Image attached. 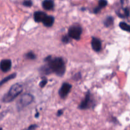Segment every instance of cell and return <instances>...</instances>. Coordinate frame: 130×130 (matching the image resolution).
<instances>
[{
	"label": "cell",
	"instance_id": "obj_4",
	"mask_svg": "<svg viewBox=\"0 0 130 130\" xmlns=\"http://www.w3.org/2000/svg\"><path fill=\"white\" fill-rule=\"evenodd\" d=\"M82 34V28L79 24H74L68 30V36L76 40H79Z\"/></svg>",
	"mask_w": 130,
	"mask_h": 130
},
{
	"label": "cell",
	"instance_id": "obj_24",
	"mask_svg": "<svg viewBox=\"0 0 130 130\" xmlns=\"http://www.w3.org/2000/svg\"><path fill=\"white\" fill-rule=\"evenodd\" d=\"M121 3H123V0H121Z\"/></svg>",
	"mask_w": 130,
	"mask_h": 130
},
{
	"label": "cell",
	"instance_id": "obj_15",
	"mask_svg": "<svg viewBox=\"0 0 130 130\" xmlns=\"http://www.w3.org/2000/svg\"><path fill=\"white\" fill-rule=\"evenodd\" d=\"M25 57H26V58H27V59L34 60L36 58V55L32 52H29L25 54Z\"/></svg>",
	"mask_w": 130,
	"mask_h": 130
},
{
	"label": "cell",
	"instance_id": "obj_10",
	"mask_svg": "<svg viewBox=\"0 0 130 130\" xmlns=\"http://www.w3.org/2000/svg\"><path fill=\"white\" fill-rule=\"evenodd\" d=\"M54 21L55 18L53 16H50V15L48 16V15H46V17L44 18V20H43L42 23H43L44 26L49 27H52L53 25Z\"/></svg>",
	"mask_w": 130,
	"mask_h": 130
},
{
	"label": "cell",
	"instance_id": "obj_23",
	"mask_svg": "<svg viewBox=\"0 0 130 130\" xmlns=\"http://www.w3.org/2000/svg\"><path fill=\"white\" fill-rule=\"evenodd\" d=\"M39 112H37L36 114V115H35V117H36V118H38V117H39Z\"/></svg>",
	"mask_w": 130,
	"mask_h": 130
},
{
	"label": "cell",
	"instance_id": "obj_8",
	"mask_svg": "<svg viewBox=\"0 0 130 130\" xmlns=\"http://www.w3.org/2000/svg\"><path fill=\"white\" fill-rule=\"evenodd\" d=\"M91 47L95 52H100L102 49L101 41L99 38H93L91 40Z\"/></svg>",
	"mask_w": 130,
	"mask_h": 130
},
{
	"label": "cell",
	"instance_id": "obj_20",
	"mask_svg": "<svg viewBox=\"0 0 130 130\" xmlns=\"http://www.w3.org/2000/svg\"><path fill=\"white\" fill-rule=\"evenodd\" d=\"M124 17H128L129 15V9L128 8H126L124 9Z\"/></svg>",
	"mask_w": 130,
	"mask_h": 130
},
{
	"label": "cell",
	"instance_id": "obj_22",
	"mask_svg": "<svg viewBox=\"0 0 130 130\" xmlns=\"http://www.w3.org/2000/svg\"><path fill=\"white\" fill-rule=\"evenodd\" d=\"M63 110H62V109H61V110H58V112H57V117H60L63 114Z\"/></svg>",
	"mask_w": 130,
	"mask_h": 130
},
{
	"label": "cell",
	"instance_id": "obj_21",
	"mask_svg": "<svg viewBox=\"0 0 130 130\" xmlns=\"http://www.w3.org/2000/svg\"><path fill=\"white\" fill-rule=\"evenodd\" d=\"M77 77V80H79L80 78H81V73H80V72H78V73H77V74H75L74 76L73 79H76Z\"/></svg>",
	"mask_w": 130,
	"mask_h": 130
},
{
	"label": "cell",
	"instance_id": "obj_17",
	"mask_svg": "<svg viewBox=\"0 0 130 130\" xmlns=\"http://www.w3.org/2000/svg\"><path fill=\"white\" fill-rule=\"evenodd\" d=\"M23 5L27 7H30L32 5V2L31 0H25L23 2Z\"/></svg>",
	"mask_w": 130,
	"mask_h": 130
},
{
	"label": "cell",
	"instance_id": "obj_9",
	"mask_svg": "<svg viewBox=\"0 0 130 130\" xmlns=\"http://www.w3.org/2000/svg\"><path fill=\"white\" fill-rule=\"evenodd\" d=\"M46 15V13L43 12V11H36L34 14V19L36 22H42Z\"/></svg>",
	"mask_w": 130,
	"mask_h": 130
},
{
	"label": "cell",
	"instance_id": "obj_5",
	"mask_svg": "<svg viewBox=\"0 0 130 130\" xmlns=\"http://www.w3.org/2000/svg\"><path fill=\"white\" fill-rule=\"evenodd\" d=\"M71 88H72V85L71 84L68 83H64L62 84V86H61L60 89L58 91V94H59L60 96L62 99H64L67 96L69 93L71 91Z\"/></svg>",
	"mask_w": 130,
	"mask_h": 130
},
{
	"label": "cell",
	"instance_id": "obj_16",
	"mask_svg": "<svg viewBox=\"0 0 130 130\" xmlns=\"http://www.w3.org/2000/svg\"><path fill=\"white\" fill-rule=\"evenodd\" d=\"M107 5V0H99V7L100 9L105 7Z\"/></svg>",
	"mask_w": 130,
	"mask_h": 130
},
{
	"label": "cell",
	"instance_id": "obj_3",
	"mask_svg": "<svg viewBox=\"0 0 130 130\" xmlns=\"http://www.w3.org/2000/svg\"><path fill=\"white\" fill-rule=\"evenodd\" d=\"M34 101V96L29 93H25L21 95L17 101V108L18 110H21L24 108L30 105Z\"/></svg>",
	"mask_w": 130,
	"mask_h": 130
},
{
	"label": "cell",
	"instance_id": "obj_14",
	"mask_svg": "<svg viewBox=\"0 0 130 130\" xmlns=\"http://www.w3.org/2000/svg\"><path fill=\"white\" fill-rule=\"evenodd\" d=\"M119 25L122 30H125V31H126V32L130 31V26L128 25V24H126V22H121L119 23Z\"/></svg>",
	"mask_w": 130,
	"mask_h": 130
},
{
	"label": "cell",
	"instance_id": "obj_6",
	"mask_svg": "<svg viewBox=\"0 0 130 130\" xmlns=\"http://www.w3.org/2000/svg\"><path fill=\"white\" fill-rule=\"evenodd\" d=\"M91 96H90V92L88 91L86 94L85 99H83L81 104L79 105V109L81 110H85L90 107V104H91Z\"/></svg>",
	"mask_w": 130,
	"mask_h": 130
},
{
	"label": "cell",
	"instance_id": "obj_18",
	"mask_svg": "<svg viewBox=\"0 0 130 130\" xmlns=\"http://www.w3.org/2000/svg\"><path fill=\"white\" fill-rule=\"evenodd\" d=\"M47 82H48L47 79L44 77V78H43V79H42V81H41L40 83H39V86H40L41 88H44V86H46V85L47 84Z\"/></svg>",
	"mask_w": 130,
	"mask_h": 130
},
{
	"label": "cell",
	"instance_id": "obj_19",
	"mask_svg": "<svg viewBox=\"0 0 130 130\" xmlns=\"http://www.w3.org/2000/svg\"><path fill=\"white\" fill-rule=\"evenodd\" d=\"M62 41L64 43H68L70 41V38L68 36H63L62 38Z\"/></svg>",
	"mask_w": 130,
	"mask_h": 130
},
{
	"label": "cell",
	"instance_id": "obj_1",
	"mask_svg": "<svg viewBox=\"0 0 130 130\" xmlns=\"http://www.w3.org/2000/svg\"><path fill=\"white\" fill-rule=\"evenodd\" d=\"M44 61L47 62L46 65L51 73L54 72L57 76H62L66 72V65L63 60L60 57L52 58V56H48Z\"/></svg>",
	"mask_w": 130,
	"mask_h": 130
},
{
	"label": "cell",
	"instance_id": "obj_11",
	"mask_svg": "<svg viewBox=\"0 0 130 130\" xmlns=\"http://www.w3.org/2000/svg\"><path fill=\"white\" fill-rule=\"evenodd\" d=\"M43 8L46 10H50L54 7V3L52 0H44L42 3Z\"/></svg>",
	"mask_w": 130,
	"mask_h": 130
},
{
	"label": "cell",
	"instance_id": "obj_2",
	"mask_svg": "<svg viewBox=\"0 0 130 130\" xmlns=\"http://www.w3.org/2000/svg\"><path fill=\"white\" fill-rule=\"evenodd\" d=\"M23 91V86L20 83L14 84L10 87L8 91L4 95L2 99L3 102L9 103L15 100Z\"/></svg>",
	"mask_w": 130,
	"mask_h": 130
},
{
	"label": "cell",
	"instance_id": "obj_12",
	"mask_svg": "<svg viewBox=\"0 0 130 130\" xmlns=\"http://www.w3.org/2000/svg\"><path fill=\"white\" fill-rule=\"evenodd\" d=\"M16 76H17L16 73H13V74H11L9 75V76H6V77H5L4 79H3L1 81H0V86H1L2 85H3L4 84L6 83H7L8 81H9L10 80L14 79L15 77H16Z\"/></svg>",
	"mask_w": 130,
	"mask_h": 130
},
{
	"label": "cell",
	"instance_id": "obj_25",
	"mask_svg": "<svg viewBox=\"0 0 130 130\" xmlns=\"http://www.w3.org/2000/svg\"><path fill=\"white\" fill-rule=\"evenodd\" d=\"M0 130H3V129L1 128H0Z\"/></svg>",
	"mask_w": 130,
	"mask_h": 130
},
{
	"label": "cell",
	"instance_id": "obj_7",
	"mask_svg": "<svg viewBox=\"0 0 130 130\" xmlns=\"http://www.w3.org/2000/svg\"><path fill=\"white\" fill-rule=\"evenodd\" d=\"M11 67V61L10 59L2 60L0 62V69L4 72H8Z\"/></svg>",
	"mask_w": 130,
	"mask_h": 130
},
{
	"label": "cell",
	"instance_id": "obj_13",
	"mask_svg": "<svg viewBox=\"0 0 130 130\" xmlns=\"http://www.w3.org/2000/svg\"><path fill=\"white\" fill-rule=\"evenodd\" d=\"M114 24V18L111 16H109L105 19L104 22V24L106 27H109L110 25Z\"/></svg>",
	"mask_w": 130,
	"mask_h": 130
}]
</instances>
